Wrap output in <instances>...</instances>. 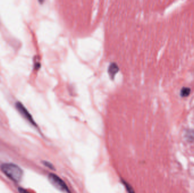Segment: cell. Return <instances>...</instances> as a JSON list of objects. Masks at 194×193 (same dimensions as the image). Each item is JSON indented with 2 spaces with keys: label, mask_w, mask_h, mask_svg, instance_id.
Here are the masks:
<instances>
[{
  "label": "cell",
  "mask_w": 194,
  "mask_h": 193,
  "mask_svg": "<svg viewBox=\"0 0 194 193\" xmlns=\"http://www.w3.org/2000/svg\"><path fill=\"white\" fill-rule=\"evenodd\" d=\"M191 93V89L188 87H183L180 91V95L182 98L188 96Z\"/></svg>",
  "instance_id": "obj_5"
},
{
  "label": "cell",
  "mask_w": 194,
  "mask_h": 193,
  "mask_svg": "<svg viewBox=\"0 0 194 193\" xmlns=\"http://www.w3.org/2000/svg\"><path fill=\"white\" fill-rule=\"evenodd\" d=\"M18 191H19V193H30V192H28V191L21 188V187H19L18 189Z\"/></svg>",
  "instance_id": "obj_8"
},
{
  "label": "cell",
  "mask_w": 194,
  "mask_h": 193,
  "mask_svg": "<svg viewBox=\"0 0 194 193\" xmlns=\"http://www.w3.org/2000/svg\"><path fill=\"white\" fill-rule=\"evenodd\" d=\"M119 68L118 65L115 62H112L110 63L109 69H108V73L109 74L111 79H114L117 73L119 71Z\"/></svg>",
  "instance_id": "obj_4"
},
{
  "label": "cell",
  "mask_w": 194,
  "mask_h": 193,
  "mask_svg": "<svg viewBox=\"0 0 194 193\" xmlns=\"http://www.w3.org/2000/svg\"><path fill=\"white\" fill-rule=\"evenodd\" d=\"M123 184L124 186H125L126 190L127 191L128 193H135V191L133 189L132 187L127 182H126L125 181H122Z\"/></svg>",
  "instance_id": "obj_6"
},
{
  "label": "cell",
  "mask_w": 194,
  "mask_h": 193,
  "mask_svg": "<svg viewBox=\"0 0 194 193\" xmlns=\"http://www.w3.org/2000/svg\"><path fill=\"white\" fill-rule=\"evenodd\" d=\"M16 107H17V109L19 111V112L21 113L23 117L25 118L26 120H27L33 125L36 126V124L35 123V122L34 120L32 115L30 114L29 112L27 111V109L25 107V106L22 104L21 103L17 102L16 103Z\"/></svg>",
  "instance_id": "obj_3"
},
{
  "label": "cell",
  "mask_w": 194,
  "mask_h": 193,
  "mask_svg": "<svg viewBox=\"0 0 194 193\" xmlns=\"http://www.w3.org/2000/svg\"><path fill=\"white\" fill-rule=\"evenodd\" d=\"M43 163L44 166H46L47 168L52 169V170H55V168H54L53 165L50 162L44 161V162H43Z\"/></svg>",
  "instance_id": "obj_7"
},
{
  "label": "cell",
  "mask_w": 194,
  "mask_h": 193,
  "mask_svg": "<svg viewBox=\"0 0 194 193\" xmlns=\"http://www.w3.org/2000/svg\"><path fill=\"white\" fill-rule=\"evenodd\" d=\"M48 180L57 189L64 193H69V190L65 182L56 174L50 173L48 175Z\"/></svg>",
  "instance_id": "obj_2"
},
{
  "label": "cell",
  "mask_w": 194,
  "mask_h": 193,
  "mask_svg": "<svg viewBox=\"0 0 194 193\" xmlns=\"http://www.w3.org/2000/svg\"><path fill=\"white\" fill-rule=\"evenodd\" d=\"M1 169L4 174L10 180L18 182L21 180L23 172L17 165L13 163H5L1 165Z\"/></svg>",
  "instance_id": "obj_1"
}]
</instances>
